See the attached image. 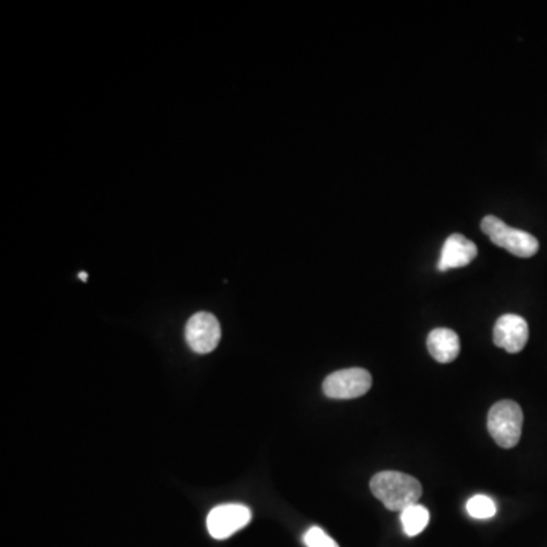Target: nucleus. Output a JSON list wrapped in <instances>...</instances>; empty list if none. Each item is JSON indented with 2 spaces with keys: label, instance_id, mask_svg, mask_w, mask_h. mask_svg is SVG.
Segmentation results:
<instances>
[{
  "label": "nucleus",
  "instance_id": "1",
  "mask_svg": "<svg viewBox=\"0 0 547 547\" xmlns=\"http://www.w3.org/2000/svg\"><path fill=\"white\" fill-rule=\"evenodd\" d=\"M374 496L389 511L402 513L408 506L417 505L423 487L417 479L400 472H380L370 482Z\"/></svg>",
  "mask_w": 547,
  "mask_h": 547
},
{
  "label": "nucleus",
  "instance_id": "2",
  "mask_svg": "<svg viewBox=\"0 0 547 547\" xmlns=\"http://www.w3.org/2000/svg\"><path fill=\"white\" fill-rule=\"evenodd\" d=\"M488 432L502 449H513L522 438L523 411L513 400H502L488 412Z\"/></svg>",
  "mask_w": 547,
  "mask_h": 547
},
{
  "label": "nucleus",
  "instance_id": "3",
  "mask_svg": "<svg viewBox=\"0 0 547 547\" xmlns=\"http://www.w3.org/2000/svg\"><path fill=\"white\" fill-rule=\"evenodd\" d=\"M482 231L487 234L490 241L503 250L510 251L514 256L529 259L535 256L538 251V241L528 231L519 230V228L506 225L502 219L496 216L488 215L482 219Z\"/></svg>",
  "mask_w": 547,
  "mask_h": 547
},
{
  "label": "nucleus",
  "instance_id": "4",
  "mask_svg": "<svg viewBox=\"0 0 547 547\" xmlns=\"http://www.w3.org/2000/svg\"><path fill=\"white\" fill-rule=\"evenodd\" d=\"M373 385V377L364 368H347L326 377L323 391L329 399L351 400L365 396Z\"/></svg>",
  "mask_w": 547,
  "mask_h": 547
},
{
  "label": "nucleus",
  "instance_id": "5",
  "mask_svg": "<svg viewBox=\"0 0 547 547\" xmlns=\"http://www.w3.org/2000/svg\"><path fill=\"white\" fill-rule=\"evenodd\" d=\"M251 522V510L239 503L219 505L207 516V529L216 540H225L244 529Z\"/></svg>",
  "mask_w": 547,
  "mask_h": 547
},
{
  "label": "nucleus",
  "instance_id": "6",
  "mask_svg": "<svg viewBox=\"0 0 547 547\" xmlns=\"http://www.w3.org/2000/svg\"><path fill=\"white\" fill-rule=\"evenodd\" d=\"M186 341L198 355L212 353L221 341L218 318L209 312H198L186 324Z\"/></svg>",
  "mask_w": 547,
  "mask_h": 547
},
{
  "label": "nucleus",
  "instance_id": "7",
  "mask_svg": "<svg viewBox=\"0 0 547 547\" xmlns=\"http://www.w3.org/2000/svg\"><path fill=\"white\" fill-rule=\"evenodd\" d=\"M529 327L525 318L516 314H506L497 320L493 330V341L497 347L508 353H520L528 344Z\"/></svg>",
  "mask_w": 547,
  "mask_h": 547
},
{
  "label": "nucleus",
  "instance_id": "8",
  "mask_svg": "<svg viewBox=\"0 0 547 547\" xmlns=\"http://www.w3.org/2000/svg\"><path fill=\"white\" fill-rule=\"evenodd\" d=\"M476 256H478V247L475 242L468 241L462 234H452L444 242L440 262H438V271L464 268V266L470 265Z\"/></svg>",
  "mask_w": 547,
  "mask_h": 547
},
{
  "label": "nucleus",
  "instance_id": "9",
  "mask_svg": "<svg viewBox=\"0 0 547 547\" xmlns=\"http://www.w3.org/2000/svg\"><path fill=\"white\" fill-rule=\"evenodd\" d=\"M427 350L440 364L455 361L461 351L459 336L450 329H435L427 336Z\"/></svg>",
  "mask_w": 547,
  "mask_h": 547
},
{
  "label": "nucleus",
  "instance_id": "10",
  "mask_svg": "<svg viewBox=\"0 0 547 547\" xmlns=\"http://www.w3.org/2000/svg\"><path fill=\"white\" fill-rule=\"evenodd\" d=\"M400 520H402L403 531L408 537H415V535L421 534L429 525L431 520V514L424 508L423 505L408 506L406 510L400 513Z\"/></svg>",
  "mask_w": 547,
  "mask_h": 547
},
{
  "label": "nucleus",
  "instance_id": "11",
  "mask_svg": "<svg viewBox=\"0 0 547 547\" xmlns=\"http://www.w3.org/2000/svg\"><path fill=\"white\" fill-rule=\"evenodd\" d=\"M468 516L476 520H488L496 516L497 506L491 497L478 494L467 502Z\"/></svg>",
  "mask_w": 547,
  "mask_h": 547
},
{
  "label": "nucleus",
  "instance_id": "12",
  "mask_svg": "<svg viewBox=\"0 0 547 547\" xmlns=\"http://www.w3.org/2000/svg\"><path fill=\"white\" fill-rule=\"evenodd\" d=\"M303 541L307 547H339L338 543L332 537H329L326 531L318 528V526H312V528L307 529Z\"/></svg>",
  "mask_w": 547,
  "mask_h": 547
},
{
  "label": "nucleus",
  "instance_id": "13",
  "mask_svg": "<svg viewBox=\"0 0 547 547\" xmlns=\"http://www.w3.org/2000/svg\"><path fill=\"white\" fill-rule=\"evenodd\" d=\"M78 277H80L83 282H87V272H80V274H78Z\"/></svg>",
  "mask_w": 547,
  "mask_h": 547
}]
</instances>
